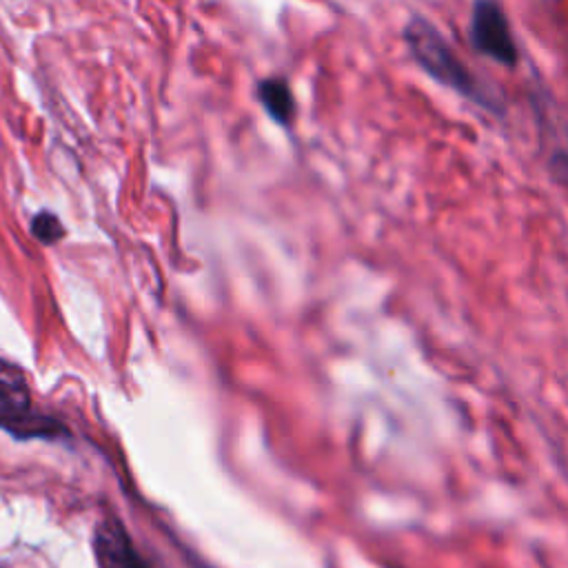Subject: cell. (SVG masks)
Masks as SVG:
<instances>
[{
	"label": "cell",
	"mask_w": 568,
	"mask_h": 568,
	"mask_svg": "<svg viewBox=\"0 0 568 568\" xmlns=\"http://www.w3.org/2000/svg\"><path fill=\"white\" fill-rule=\"evenodd\" d=\"M0 428L18 439L44 437L53 439L67 433V428L49 417L40 415L31 406L29 386L24 373L0 357Z\"/></svg>",
	"instance_id": "cell-2"
},
{
	"label": "cell",
	"mask_w": 568,
	"mask_h": 568,
	"mask_svg": "<svg viewBox=\"0 0 568 568\" xmlns=\"http://www.w3.org/2000/svg\"><path fill=\"white\" fill-rule=\"evenodd\" d=\"M404 40L408 44L410 55L415 62L439 84L453 89L455 93L464 95L466 100L475 102L481 109L493 113L504 111V102L488 89L466 64L459 60L455 49L444 40L439 29L430 24L426 18L415 16L404 27Z\"/></svg>",
	"instance_id": "cell-1"
},
{
	"label": "cell",
	"mask_w": 568,
	"mask_h": 568,
	"mask_svg": "<svg viewBox=\"0 0 568 568\" xmlns=\"http://www.w3.org/2000/svg\"><path fill=\"white\" fill-rule=\"evenodd\" d=\"M557 164L568 166V153H559V155H555V166H557Z\"/></svg>",
	"instance_id": "cell-7"
},
{
	"label": "cell",
	"mask_w": 568,
	"mask_h": 568,
	"mask_svg": "<svg viewBox=\"0 0 568 568\" xmlns=\"http://www.w3.org/2000/svg\"><path fill=\"white\" fill-rule=\"evenodd\" d=\"M93 555L98 568H149L126 528L115 517H102L95 524Z\"/></svg>",
	"instance_id": "cell-4"
},
{
	"label": "cell",
	"mask_w": 568,
	"mask_h": 568,
	"mask_svg": "<svg viewBox=\"0 0 568 568\" xmlns=\"http://www.w3.org/2000/svg\"><path fill=\"white\" fill-rule=\"evenodd\" d=\"M31 233L42 244H55L64 235V226L51 211H40L31 220Z\"/></svg>",
	"instance_id": "cell-6"
},
{
	"label": "cell",
	"mask_w": 568,
	"mask_h": 568,
	"mask_svg": "<svg viewBox=\"0 0 568 568\" xmlns=\"http://www.w3.org/2000/svg\"><path fill=\"white\" fill-rule=\"evenodd\" d=\"M468 38L481 55H486L504 67L517 64V58H519L517 44L510 33L508 18L499 4L486 2V0L473 4Z\"/></svg>",
	"instance_id": "cell-3"
},
{
	"label": "cell",
	"mask_w": 568,
	"mask_h": 568,
	"mask_svg": "<svg viewBox=\"0 0 568 568\" xmlns=\"http://www.w3.org/2000/svg\"><path fill=\"white\" fill-rule=\"evenodd\" d=\"M257 98L264 106V111L280 122L282 126L291 124L295 113V100L291 93V87L284 78H266L257 84Z\"/></svg>",
	"instance_id": "cell-5"
}]
</instances>
